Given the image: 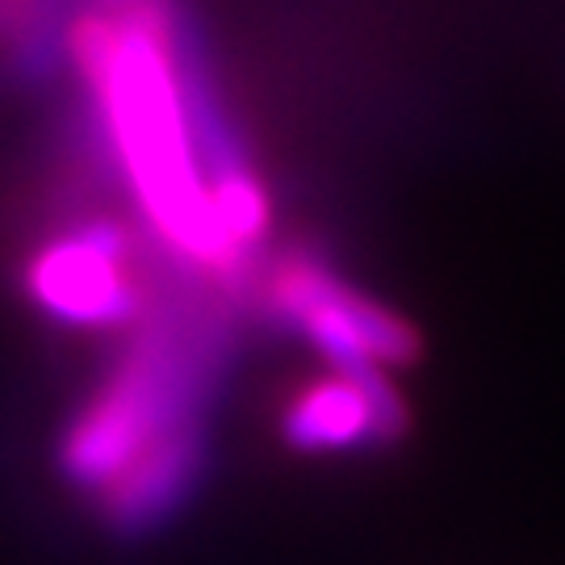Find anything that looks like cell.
Returning a JSON list of instances; mask_svg holds the SVG:
<instances>
[{"label": "cell", "instance_id": "obj_1", "mask_svg": "<svg viewBox=\"0 0 565 565\" xmlns=\"http://www.w3.org/2000/svg\"><path fill=\"white\" fill-rule=\"evenodd\" d=\"M67 55L151 231L198 268L243 264L214 181L252 172L239 130L163 0L97 4L67 21Z\"/></svg>", "mask_w": 565, "mask_h": 565}, {"label": "cell", "instance_id": "obj_2", "mask_svg": "<svg viewBox=\"0 0 565 565\" xmlns=\"http://www.w3.org/2000/svg\"><path fill=\"white\" fill-rule=\"evenodd\" d=\"M231 348L235 323L223 302L189 294L142 310L118 373L63 436V478L105 494L147 448L189 427H205V403L231 361Z\"/></svg>", "mask_w": 565, "mask_h": 565}, {"label": "cell", "instance_id": "obj_3", "mask_svg": "<svg viewBox=\"0 0 565 565\" xmlns=\"http://www.w3.org/2000/svg\"><path fill=\"white\" fill-rule=\"evenodd\" d=\"M268 302L335 373H390L415 361V331L319 260H285Z\"/></svg>", "mask_w": 565, "mask_h": 565}, {"label": "cell", "instance_id": "obj_4", "mask_svg": "<svg viewBox=\"0 0 565 565\" xmlns=\"http://www.w3.org/2000/svg\"><path fill=\"white\" fill-rule=\"evenodd\" d=\"M30 294L76 327H121L147 310L126 273V235L102 223L42 247L30 264Z\"/></svg>", "mask_w": 565, "mask_h": 565}, {"label": "cell", "instance_id": "obj_5", "mask_svg": "<svg viewBox=\"0 0 565 565\" xmlns=\"http://www.w3.org/2000/svg\"><path fill=\"white\" fill-rule=\"evenodd\" d=\"M403 431L406 406L385 373H331L302 390L281 419L285 445L298 452L394 445Z\"/></svg>", "mask_w": 565, "mask_h": 565}, {"label": "cell", "instance_id": "obj_6", "mask_svg": "<svg viewBox=\"0 0 565 565\" xmlns=\"http://www.w3.org/2000/svg\"><path fill=\"white\" fill-rule=\"evenodd\" d=\"M205 469V427H189L147 448L139 461L102 494V511L114 532L139 536L172 520V511L198 490Z\"/></svg>", "mask_w": 565, "mask_h": 565}, {"label": "cell", "instance_id": "obj_7", "mask_svg": "<svg viewBox=\"0 0 565 565\" xmlns=\"http://www.w3.org/2000/svg\"><path fill=\"white\" fill-rule=\"evenodd\" d=\"M51 30V0H0V46H39Z\"/></svg>", "mask_w": 565, "mask_h": 565}]
</instances>
